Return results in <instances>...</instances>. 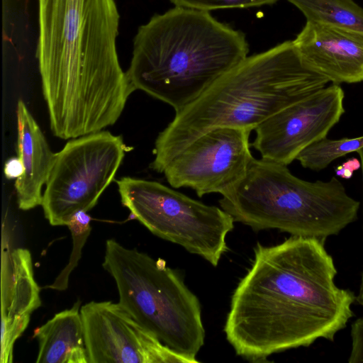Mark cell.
<instances>
[{
  "mask_svg": "<svg viewBox=\"0 0 363 363\" xmlns=\"http://www.w3.org/2000/svg\"><path fill=\"white\" fill-rule=\"evenodd\" d=\"M116 183L122 204L152 233L218 264L234 228L231 215L157 182L125 177Z\"/></svg>",
  "mask_w": 363,
  "mask_h": 363,
  "instance_id": "52a82bcc",
  "label": "cell"
},
{
  "mask_svg": "<svg viewBox=\"0 0 363 363\" xmlns=\"http://www.w3.org/2000/svg\"><path fill=\"white\" fill-rule=\"evenodd\" d=\"M89 363H193L163 344L119 303L80 308Z\"/></svg>",
  "mask_w": 363,
  "mask_h": 363,
  "instance_id": "8fae6325",
  "label": "cell"
},
{
  "mask_svg": "<svg viewBox=\"0 0 363 363\" xmlns=\"http://www.w3.org/2000/svg\"><path fill=\"white\" fill-rule=\"evenodd\" d=\"M356 301L360 306H363V271L361 275L359 291L356 296Z\"/></svg>",
  "mask_w": 363,
  "mask_h": 363,
  "instance_id": "603a6c76",
  "label": "cell"
},
{
  "mask_svg": "<svg viewBox=\"0 0 363 363\" xmlns=\"http://www.w3.org/2000/svg\"><path fill=\"white\" fill-rule=\"evenodd\" d=\"M344 98L339 84L325 86L259 124L252 146L262 158L288 166L306 147L327 138L345 113Z\"/></svg>",
  "mask_w": 363,
  "mask_h": 363,
  "instance_id": "30bf717a",
  "label": "cell"
},
{
  "mask_svg": "<svg viewBox=\"0 0 363 363\" xmlns=\"http://www.w3.org/2000/svg\"><path fill=\"white\" fill-rule=\"evenodd\" d=\"M250 133L230 127L212 129L177 154L162 173L173 188H190L199 197L223 195L244 177L254 159Z\"/></svg>",
  "mask_w": 363,
  "mask_h": 363,
  "instance_id": "9c48e42d",
  "label": "cell"
},
{
  "mask_svg": "<svg viewBox=\"0 0 363 363\" xmlns=\"http://www.w3.org/2000/svg\"><path fill=\"white\" fill-rule=\"evenodd\" d=\"M306 21L363 33V8L353 0H288Z\"/></svg>",
  "mask_w": 363,
  "mask_h": 363,
  "instance_id": "2e32d148",
  "label": "cell"
},
{
  "mask_svg": "<svg viewBox=\"0 0 363 363\" xmlns=\"http://www.w3.org/2000/svg\"><path fill=\"white\" fill-rule=\"evenodd\" d=\"M91 218L86 211H81L76 213L69 220L67 227L71 232L73 248L68 264L56 277L52 284L47 288L57 291L66 290L68 287L69 277L72 270L77 266L81 258L82 250L91 233Z\"/></svg>",
  "mask_w": 363,
  "mask_h": 363,
  "instance_id": "ac0fdd59",
  "label": "cell"
},
{
  "mask_svg": "<svg viewBox=\"0 0 363 363\" xmlns=\"http://www.w3.org/2000/svg\"><path fill=\"white\" fill-rule=\"evenodd\" d=\"M4 172L6 177L9 179L19 178L23 172V167L19 157H13L7 160Z\"/></svg>",
  "mask_w": 363,
  "mask_h": 363,
  "instance_id": "44dd1931",
  "label": "cell"
},
{
  "mask_svg": "<svg viewBox=\"0 0 363 363\" xmlns=\"http://www.w3.org/2000/svg\"><path fill=\"white\" fill-rule=\"evenodd\" d=\"M114 0H38L36 57L50 129L73 139L114 124L134 91L116 50Z\"/></svg>",
  "mask_w": 363,
  "mask_h": 363,
  "instance_id": "7a4b0ae2",
  "label": "cell"
},
{
  "mask_svg": "<svg viewBox=\"0 0 363 363\" xmlns=\"http://www.w3.org/2000/svg\"><path fill=\"white\" fill-rule=\"evenodd\" d=\"M361 167L360 162L356 158L349 159L335 169L336 174L342 179H350L354 172Z\"/></svg>",
  "mask_w": 363,
  "mask_h": 363,
  "instance_id": "7402d4cb",
  "label": "cell"
},
{
  "mask_svg": "<svg viewBox=\"0 0 363 363\" xmlns=\"http://www.w3.org/2000/svg\"><path fill=\"white\" fill-rule=\"evenodd\" d=\"M328 83L304 65L293 40L247 56L175 113L156 138L150 167L162 173L177 154L212 129L230 127L252 131Z\"/></svg>",
  "mask_w": 363,
  "mask_h": 363,
  "instance_id": "3957f363",
  "label": "cell"
},
{
  "mask_svg": "<svg viewBox=\"0 0 363 363\" xmlns=\"http://www.w3.org/2000/svg\"><path fill=\"white\" fill-rule=\"evenodd\" d=\"M18 154L23 172L15 188L19 208L23 211L41 205L42 187L46 184L55 158L37 122L19 100L17 104Z\"/></svg>",
  "mask_w": 363,
  "mask_h": 363,
  "instance_id": "5bb4252c",
  "label": "cell"
},
{
  "mask_svg": "<svg viewBox=\"0 0 363 363\" xmlns=\"http://www.w3.org/2000/svg\"><path fill=\"white\" fill-rule=\"evenodd\" d=\"M1 269V363L13 362V345L41 305L40 288L28 250H11L2 227Z\"/></svg>",
  "mask_w": 363,
  "mask_h": 363,
  "instance_id": "7c38bea8",
  "label": "cell"
},
{
  "mask_svg": "<svg viewBox=\"0 0 363 363\" xmlns=\"http://www.w3.org/2000/svg\"><path fill=\"white\" fill-rule=\"evenodd\" d=\"M279 0H170L175 6L210 11L221 9L250 8L272 5Z\"/></svg>",
  "mask_w": 363,
  "mask_h": 363,
  "instance_id": "d6986e66",
  "label": "cell"
},
{
  "mask_svg": "<svg viewBox=\"0 0 363 363\" xmlns=\"http://www.w3.org/2000/svg\"><path fill=\"white\" fill-rule=\"evenodd\" d=\"M363 147V135L352 138L331 140L327 138L317 141L297 157L301 165L306 169L320 171L325 169L335 160L356 152Z\"/></svg>",
  "mask_w": 363,
  "mask_h": 363,
  "instance_id": "e0dca14e",
  "label": "cell"
},
{
  "mask_svg": "<svg viewBox=\"0 0 363 363\" xmlns=\"http://www.w3.org/2000/svg\"><path fill=\"white\" fill-rule=\"evenodd\" d=\"M240 30L209 11L175 6L141 26L126 72L134 89L143 91L177 113L247 57Z\"/></svg>",
  "mask_w": 363,
  "mask_h": 363,
  "instance_id": "277c9868",
  "label": "cell"
},
{
  "mask_svg": "<svg viewBox=\"0 0 363 363\" xmlns=\"http://www.w3.org/2000/svg\"><path fill=\"white\" fill-rule=\"evenodd\" d=\"M102 266L115 280L118 303L163 344L193 363L205 340L201 307L181 274L166 262L114 239Z\"/></svg>",
  "mask_w": 363,
  "mask_h": 363,
  "instance_id": "8992f818",
  "label": "cell"
},
{
  "mask_svg": "<svg viewBox=\"0 0 363 363\" xmlns=\"http://www.w3.org/2000/svg\"><path fill=\"white\" fill-rule=\"evenodd\" d=\"M293 43L304 65L329 82L363 81V33L306 21Z\"/></svg>",
  "mask_w": 363,
  "mask_h": 363,
  "instance_id": "4fadbf2b",
  "label": "cell"
},
{
  "mask_svg": "<svg viewBox=\"0 0 363 363\" xmlns=\"http://www.w3.org/2000/svg\"><path fill=\"white\" fill-rule=\"evenodd\" d=\"M351 349L348 357L350 363L363 362V316L355 319L350 328Z\"/></svg>",
  "mask_w": 363,
  "mask_h": 363,
  "instance_id": "ffe728a7",
  "label": "cell"
},
{
  "mask_svg": "<svg viewBox=\"0 0 363 363\" xmlns=\"http://www.w3.org/2000/svg\"><path fill=\"white\" fill-rule=\"evenodd\" d=\"M325 241L291 235L257 242L232 297L224 333L237 355L253 362L273 354L334 341L353 317L354 293L337 286Z\"/></svg>",
  "mask_w": 363,
  "mask_h": 363,
  "instance_id": "6da1fadb",
  "label": "cell"
},
{
  "mask_svg": "<svg viewBox=\"0 0 363 363\" xmlns=\"http://www.w3.org/2000/svg\"><path fill=\"white\" fill-rule=\"evenodd\" d=\"M80 301L35 329L37 363H89Z\"/></svg>",
  "mask_w": 363,
  "mask_h": 363,
  "instance_id": "9a60e30c",
  "label": "cell"
},
{
  "mask_svg": "<svg viewBox=\"0 0 363 363\" xmlns=\"http://www.w3.org/2000/svg\"><path fill=\"white\" fill-rule=\"evenodd\" d=\"M218 202L235 221L255 230L277 229L323 241L354 223L360 206L335 177L306 181L287 165L262 157L252 160Z\"/></svg>",
  "mask_w": 363,
  "mask_h": 363,
  "instance_id": "5b68a950",
  "label": "cell"
},
{
  "mask_svg": "<svg viewBox=\"0 0 363 363\" xmlns=\"http://www.w3.org/2000/svg\"><path fill=\"white\" fill-rule=\"evenodd\" d=\"M119 135L99 131L73 138L55 153L41 206L54 226L67 225L78 211H88L113 180L126 152Z\"/></svg>",
  "mask_w": 363,
  "mask_h": 363,
  "instance_id": "ba28073f",
  "label": "cell"
},
{
  "mask_svg": "<svg viewBox=\"0 0 363 363\" xmlns=\"http://www.w3.org/2000/svg\"><path fill=\"white\" fill-rule=\"evenodd\" d=\"M357 154L359 156L361 167L362 169V176H363V147L357 151Z\"/></svg>",
  "mask_w": 363,
  "mask_h": 363,
  "instance_id": "cb8c5ba5",
  "label": "cell"
}]
</instances>
